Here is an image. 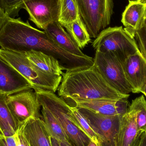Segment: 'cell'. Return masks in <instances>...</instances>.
Segmentation results:
<instances>
[{"mask_svg":"<svg viewBox=\"0 0 146 146\" xmlns=\"http://www.w3.org/2000/svg\"><path fill=\"white\" fill-rule=\"evenodd\" d=\"M22 9L29 15V20L37 27L44 30L49 25L58 21L59 0H28Z\"/></svg>","mask_w":146,"mask_h":146,"instance_id":"10","label":"cell"},{"mask_svg":"<svg viewBox=\"0 0 146 146\" xmlns=\"http://www.w3.org/2000/svg\"><path fill=\"white\" fill-rule=\"evenodd\" d=\"M133 93H141L146 83V60L140 51L130 56L122 63Z\"/></svg>","mask_w":146,"mask_h":146,"instance_id":"12","label":"cell"},{"mask_svg":"<svg viewBox=\"0 0 146 146\" xmlns=\"http://www.w3.org/2000/svg\"><path fill=\"white\" fill-rule=\"evenodd\" d=\"M146 18V3L141 0H129L122 15L121 22L124 30L133 38L141 28Z\"/></svg>","mask_w":146,"mask_h":146,"instance_id":"14","label":"cell"},{"mask_svg":"<svg viewBox=\"0 0 146 146\" xmlns=\"http://www.w3.org/2000/svg\"><path fill=\"white\" fill-rule=\"evenodd\" d=\"M78 109L98 136L99 146H117L123 116L104 115L84 108Z\"/></svg>","mask_w":146,"mask_h":146,"instance_id":"8","label":"cell"},{"mask_svg":"<svg viewBox=\"0 0 146 146\" xmlns=\"http://www.w3.org/2000/svg\"><path fill=\"white\" fill-rule=\"evenodd\" d=\"M7 95L0 94V133L5 136H14L19 127L7 102Z\"/></svg>","mask_w":146,"mask_h":146,"instance_id":"19","label":"cell"},{"mask_svg":"<svg viewBox=\"0 0 146 146\" xmlns=\"http://www.w3.org/2000/svg\"><path fill=\"white\" fill-rule=\"evenodd\" d=\"M34 92L41 106L48 109L58 120L72 145L87 146L91 140L75 123L69 105L51 91L37 89Z\"/></svg>","mask_w":146,"mask_h":146,"instance_id":"3","label":"cell"},{"mask_svg":"<svg viewBox=\"0 0 146 146\" xmlns=\"http://www.w3.org/2000/svg\"><path fill=\"white\" fill-rule=\"evenodd\" d=\"M0 57L22 75L32 85L34 91L42 89L55 93L62 76L42 72L27 58L24 53L0 48Z\"/></svg>","mask_w":146,"mask_h":146,"instance_id":"4","label":"cell"},{"mask_svg":"<svg viewBox=\"0 0 146 146\" xmlns=\"http://www.w3.org/2000/svg\"><path fill=\"white\" fill-rule=\"evenodd\" d=\"M8 16L0 4V30L7 21Z\"/></svg>","mask_w":146,"mask_h":146,"instance_id":"29","label":"cell"},{"mask_svg":"<svg viewBox=\"0 0 146 146\" xmlns=\"http://www.w3.org/2000/svg\"><path fill=\"white\" fill-rule=\"evenodd\" d=\"M141 93H143L146 98V83L145 86H144V88H143V90L141 91Z\"/></svg>","mask_w":146,"mask_h":146,"instance_id":"34","label":"cell"},{"mask_svg":"<svg viewBox=\"0 0 146 146\" xmlns=\"http://www.w3.org/2000/svg\"><path fill=\"white\" fill-rule=\"evenodd\" d=\"M1 92H0V94H1Z\"/></svg>","mask_w":146,"mask_h":146,"instance_id":"38","label":"cell"},{"mask_svg":"<svg viewBox=\"0 0 146 146\" xmlns=\"http://www.w3.org/2000/svg\"><path fill=\"white\" fill-rule=\"evenodd\" d=\"M16 44L21 53L33 50L53 56L58 60L63 70L66 71L88 67L94 64L92 57L75 55L64 50L56 44L44 31L33 27L29 22L18 32Z\"/></svg>","mask_w":146,"mask_h":146,"instance_id":"2","label":"cell"},{"mask_svg":"<svg viewBox=\"0 0 146 146\" xmlns=\"http://www.w3.org/2000/svg\"><path fill=\"white\" fill-rule=\"evenodd\" d=\"M68 104L82 108L94 113L107 116H123L128 111L127 99L115 100L95 99L92 100H72Z\"/></svg>","mask_w":146,"mask_h":146,"instance_id":"11","label":"cell"},{"mask_svg":"<svg viewBox=\"0 0 146 146\" xmlns=\"http://www.w3.org/2000/svg\"><path fill=\"white\" fill-rule=\"evenodd\" d=\"M145 23L146 24V19H145Z\"/></svg>","mask_w":146,"mask_h":146,"instance_id":"37","label":"cell"},{"mask_svg":"<svg viewBox=\"0 0 146 146\" xmlns=\"http://www.w3.org/2000/svg\"><path fill=\"white\" fill-rule=\"evenodd\" d=\"M44 31L56 44L64 50L75 55L86 56L58 21L50 24Z\"/></svg>","mask_w":146,"mask_h":146,"instance_id":"17","label":"cell"},{"mask_svg":"<svg viewBox=\"0 0 146 146\" xmlns=\"http://www.w3.org/2000/svg\"><path fill=\"white\" fill-rule=\"evenodd\" d=\"M28 0H0V4L8 16H18L23 4Z\"/></svg>","mask_w":146,"mask_h":146,"instance_id":"25","label":"cell"},{"mask_svg":"<svg viewBox=\"0 0 146 146\" xmlns=\"http://www.w3.org/2000/svg\"><path fill=\"white\" fill-rule=\"evenodd\" d=\"M142 134L138 128L135 112L129 107L127 112L122 117L117 146H135Z\"/></svg>","mask_w":146,"mask_h":146,"instance_id":"16","label":"cell"},{"mask_svg":"<svg viewBox=\"0 0 146 146\" xmlns=\"http://www.w3.org/2000/svg\"><path fill=\"white\" fill-rule=\"evenodd\" d=\"M80 16L74 0H59L58 22L64 27L75 21Z\"/></svg>","mask_w":146,"mask_h":146,"instance_id":"22","label":"cell"},{"mask_svg":"<svg viewBox=\"0 0 146 146\" xmlns=\"http://www.w3.org/2000/svg\"><path fill=\"white\" fill-rule=\"evenodd\" d=\"M51 141L52 146H60L58 141L54 138L51 137Z\"/></svg>","mask_w":146,"mask_h":146,"instance_id":"32","label":"cell"},{"mask_svg":"<svg viewBox=\"0 0 146 146\" xmlns=\"http://www.w3.org/2000/svg\"><path fill=\"white\" fill-rule=\"evenodd\" d=\"M87 146H99V145L98 144H96V143L93 142L91 140Z\"/></svg>","mask_w":146,"mask_h":146,"instance_id":"33","label":"cell"},{"mask_svg":"<svg viewBox=\"0 0 146 146\" xmlns=\"http://www.w3.org/2000/svg\"><path fill=\"white\" fill-rule=\"evenodd\" d=\"M139 49L146 60V24L143 25L135 33L134 37Z\"/></svg>","mask_w":146,"mask_h":146,"instance_id":"26","label":"cell"},{"mask_svg":"<svg viewBox=\"0 0 146 146\" xmlns=\"http://www.w3.org/2000/svg\"><path fill=\"white\" fill-rule=\"evenodd\" d=\"M92 46L96 51L113 53L122 63L140 51L134 38L122 26L106 28L92 42Z\"/></svg>","mask_w":146,"mask_h":146,"instance_id":"5","label":"cell"},{"mask_svg":"<svg viewBox=\"0 0 146 146\" xmlns=\"http://www.w3.org/2000/svg\"><path fill=\"white\" fill-rule=\"evenodd\" d=\"M14 136L17 146H30L23 134L21 127H19V129Z\"/></svg>","mask_w":146,"mask_h":146,"instance_id":"27","label":"cell"},{"mask_svg":"<svg viewBox=\"0 0 146 146\" xmlns=\"http://www.w3.org/2000/svg\"><path fill=\"white\" fill-rule=\"evenodd\" d=\"M20 127L30 146H52L51 136L41 118H30Z\"/></svg>","mask_w":146,"mask_h":146,"instance_id":"15","label":"cell"},{"mask_svg":"<svg viewBox=\"0 0 146 146\" xmlns=\"http://www.w3.org/2000/svg\"><path fill=\"white\" fill-rule=\"evenodd\" d=\"M63 27L66 28L73 41L80 49L84 48L91 42V37L80 17Z\"/></svg>","mask_w":146,"mask_h":146,"instance_id":"20","label":"cell"},{"mask_svg":"<svg viewBox=\"0 0 146 146\" xmlns=\"http://www.w3.org/2000/svg\"><path fill=\"white\" fill-rule=\"evenodd\" d=\"M129 107L135 112L139 131L142 134L146 133V100L145 96L141 95L132 100Z\"/></svg>","mask_w":146,"mask_h":146,"instance_id":"24","label":"cell"},{"mask_svg":"<svg viewBox=\"0 0 146 146\" xmlns=\"http://www.w3.org/2000/svg\"><path fill=\"white\" fill-rule=\"evenodd\" d=\"M135 146H141V140L139 141V143L137 144Z\"/></svg>","mask_w":146,"mask_h":146,"instance_id":"35","label":"cell"},{"mask_svg":"<svg viewBox=\"0 0 146 146\" xmlns=\"http://www.w3.org/2000/svg\"><path fill=\"white\" fill-rule=\"evenodd\" d=\"M42 108V119L50 136L58 141H69L63 128L54 116L47 108Z\"/></svg>","mask_w":146,"mask_h":146,"instance_id":"21","label":"cell"},{"mask_svg":"<svg viewBox=\"0 0 146 146\" xmlns=\"http://www.w3.org/2000/svg\"><path fill=\"white\" fill-rule=\"evenodd\" d=\"M33 89L31 83L0 57V92L7 96Z\"/></svg>","mask_w":146,"mask_h":146,"instance_id":"13","label":"cell"},{"mask_svg":"<svg viewBox=\"0 0 146 146\" xmlns=\"http://www.w3.org/2000/svg\"><path fill=\"white\" fill-rule=\"evenodd\" d=\"M91 38H96L110 25L113 0H74Z\"/></svg>","mask_w":146,"mask_h":146,"instance_id":"6","label":"cell"},{"mask_svg":"<svg viewBox=\"0 0 146 146\" xmlns=\"http://www.w3.org/2000/svg\"><path fill=\"white\" fill-rule=\"evenodd\" d=\"M0 146H17L14 135L7 137L0 133Z\"/></svg>","mask_w":146,"mask_h":146,"instance_id":"28","label":"cell"},{"mask_svg":"<svg viewBox=\"0 0 146 146\" xmlns=\"http://www.w3.org/2000/svg\"><path fill=\"white\" fill-rule=\"evenodd\" d=\"M28 60L42 72L50 74L62 75V68L58 60L41 51L30 50L24 53Z\"/></svg>","mask_w":146,"mask_h":146,"instance_id":"18","label":"cell"},{"mask_svg":"<svg viewBox=\"0 0 146 146\" xmlns=\"http://www.w3.org/2000/svg\"><path fill=\"white\" fill-rule=\"evenodd\" d=\"M60 146H72L68 141H58Z\"/></svg>","mask_w":146,"mask_h":146,"instance_id":"30","label":"cell"},{"mask_svg":"<svg viewBox=\"0 0 146 146\" xmlns=\"http://www.w3.org/2000/svg\"><path fill=\"white\" fill-rule=\"evenodd\" d=\"M7 102L19 127L30 118H41V106L36 93L32 89L7 96Z\"/></svg>","mask_w":146,"mask_h":146,"instance_id":"9","label":"cell"},{"mask_svg":"<svg viewBox=\"0 0 146 146\" xmlns=\"http://www.w3.org/2000/svg\"><path fill=\"white\" fill-rule=\"evenodd\" d=\"M141 146H146V133H143L141 136Z\"/></svg>","mask_w":146,"mask_h":146,"instance_id":"31","label":"cell"},{"mask_svg":"<svg viewBox=\"0 0 146 146\" xmlns=\"http://www.w3.org/2000/svg\"><path fill=\"white\" fill-rule=\"evenodd\" d=\"M142 2L144 3H146V0H141Z\"/></svg>","mask_w":146,"mask_h":146,"instance_id":"36","label":"cell"},{"mask_svg":"<svg viewBox=\"0 0 146 146\" xmlns=\"http://www.w3.org/2000/svg\"><path fill=\"white\" fill-rule=\"evenodd\" d=\"M59 86L58 95L68 100L128 99L114 89L105 80L94 64L92 66L63 72Z\"/></svg>","mask_w":146,"mask_h":146,"instance_id":"1","label":"cell"},{"mask_svg":"<svg viewBox=\"0 0 146 146\" xmlns=\"http://www.w3.org/2000/svg\"><path fill=\"white\" fill-rule=\"evenodd\" d=\"M69 108L73 121L76 126L85 134L91 140L99 145L98 136L91 127L87 120L80 112L78 108L69 105Z\"/></svg>","mask_w":146,"mask_h":146,"instance_id":"23","label":"cell"},{"mask_svg":"<svg viewBox=\"0 0 146 146\" xmlns=\"http://www.w3.org/2000/svg\"><path fill=\"white\" fill-rule=\"evenodd\" d=\"M94 63L104 79L113 88L123 94L133 93L122 62L113 53L96 51Z\"/></svg>","mask_w":146,"mask_h":146,"instance_id":"7","label":"cell"}]
</instances>
